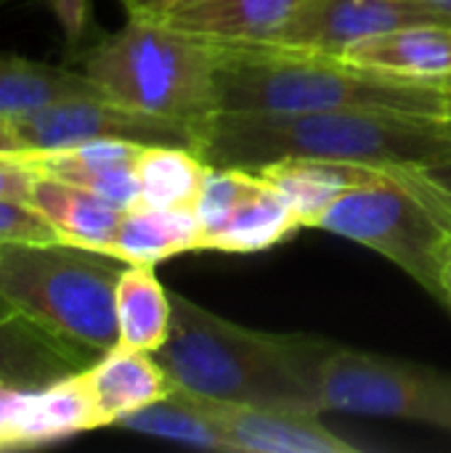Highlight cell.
<instances>
[{"instance_id":"cell-1","label":"cell","mask_w":451,"mask_h":453,"mask_svg":"<svg viewBox=\"0 0 451 453\" xmlns=\"http://www.w3.org/2000/svg\"><path fill=\"white\" fill-rule=\"evenodd\" d=\"M210 167L258 170L279 159H327L372 167H451V117L399 111L213 114L197 149Z\"/></svg>"},{"instance_id":"cell-2","label":"cell","mask_w":451,"mask_h":453,"mask_svg":"<svg viewBox=\"0 0 451 453\" xmlns=\"http://www.w3.org/2000/svg\"><path fill=\"white\" fill-rule=\"evenodd\" d=\"M173 326L154 353L175 390L231 403L322 414L319 366L332 342L234 324L170 292Z\"/></svg>"},{"instance_id":"cell-3","label":"cell","mask_w":451,"mask_h":453,"mask_svg":"<svg viewBox=\"0 0 451 453\" xmlns=\"http://www.w3.org/2000/svg\"><path fill=\"white\" fill-rule=\"evenodd\" d=\"M213 45L218 50V114L399 111L451 117V82L388 77L327 53L266 42Z\"/></svg>"},{"instance_id":"cell-4","label":"cell","mask_w":451,"mask_h":453,"mask_svg":"<svg viewBox=\"0 0 451 453\" xmlns=\"http://www.w3.org/2000/svg\"><path fill=\"white\" fill-rule=\"evenodd\" d=\"M77 72L106 98L197 133L218 114L215 45L154 19L128 16L122 29L77 56Z\"/></svg>"},{"instance_id":"cell-5","label":"cell","mask_w":451,"mask_h":453,"mask_svg":"<svg viewBox=\"0 0 451 453\" xmlns=\"http://www.w3.org/2000/svg\"><path fill=\"white\" fill-rule=\"evenodd\" d=\"M125 265L64 242L0 244V297L98 358L120 342L114 295Z\"/></svg>"},{"instance_id":"cell-6","label":"cell","mask_w":451,"mask_h":453,"mask_svg":"<svg viewBox=\"0 0 451 453\" xmlns=\"http://www.w3.org/2000/svg\"><path fill=\"white\" fill-rule=\"evenodd\" d=\"M311 228L364 244L441 303V255L451 239V191L425 170L343 191Z\"/></svg>"},{"instance_id":"cell-7","label":"cell","mask_w":451,"mask_h":453,"mask_svg":"<svg viewBox=\"0 0 451 453\" xmlns=\"http://www.w3.org/2000/svg\"><path fill=\"white\" fill-rule=\"evenodd\" d=\"M322 411L420 422L451 435V374L332 345L319 366Z\"/></svg>"},{"instance_id":"cell-8","label":"cell","mask_w":451,"mask_h":453,"mask_svg":"<svg viewBox=\"0 0 451 453\" xmlns=\"http://www.w3.org/2000/svg\"><path fill=\"white\" fill-rule=\"evenodd\" d=\"M27 149H64L88 141H130L144 146L197 149V130L181 122L152 117L106 96L69 98L37 111L11 117Z\"/></svg>"},{"instance_id":"cell-9","label":"cell","mask_w":451,"mask_h":453,"mask_svg":"<svg viewBox=\"0 0 451 453\" xmlns=\"http://www.w3.org/2000/svg\"><path fill=\"white\" fill-rule=\"evenodd\" d=\"M98 427L104 425L82 372L43 388L0 385V451L37 449Z\"/></svg>"},{"instance_id":"cell-10","label":"cell","mask_w":451,"mask_h":453,"mask_svg":"<svg viewBox=\"0 0 451 453\" xmlns=\"http://www.w3.org/2000/svg\"><path fill=\"white\" fill-rule=\"evenodd\" d=\"M417 21H447L415 11L404 0H306L266 45L335 56L346 45Z\"/></svg>"},{"instance_id":"cell-11","label":"cell","mask_w":451,"mask_h":453,"mask_svg":"<svg viewBox=\"0 0 451 453\" xmlns=\"http://www.w3.org/2000/svg\"><path fill=\"white\" fill-rule=\"evenodd\" d=\"M199 398V395H197ZM242 453H359L362 446L327 427L316 411L199 398Z\"/></svg>"},{"instance_id":"cell-12","label":"cell","mask_w":451,"mask_h":453,"mask_svg":"<svg viewBox=\"0 0 451 453\" xmlns=\"http://www.w3.org/2000/svg\"><path fill=\"white\" fill-rule=\"evenodd\" d=\"M144 143L130 141H88L64 149H29L21 159L35 175L56 178L85 188L117 210H133L141 202L136 165Z\"/></svg>"},{"instance_id":"cell-13","label":"cell","mask_w":451,"mask_h":453,"mask_svg":"<svg viewBox=\"0 0 451 453\" xmlns=\"http://www.w3.org/2000/svg\"><path fill=\"white\" fill-rule=\"evenodd\" d=\"M335 58L423 82H451V21H417L346 45Z\"/></svg>"},{"instance_id":"cell-14","label":"cell","mask_w":451,"mask_h":453,"mask_svg":"<svg viewBox=\"0 0 451 453\" xmlns=\"http://www.w3.org/2000/svg\"><path fill=\"white\" fill-rule=\"evenodd\" d=\"M93 353L48 332L19 311L0 316V385L43 388L82 372Z\"/></svg>"},{"instance_id":"cell-15","label":"cell","mask_w":451,"mask_h":453,"mask_svg":"<svg viewBox=\"0 0 451 453\" xmlns=\"http://www.w3.org/2000/svg\"><path fill=\"white\" fill-rule=\"evenodd\" d=\"M82 380L104 427L120 425L133 411L165 398L173 390L154 353L136 350L120 342L112 350L101 353L90 366H85Z\"/></svg>"},{"instance_id":"cell-16","label":"cell","mask_w":451,"mask_h":453,"mask_svg":"<svg viewBox=\"0 0 451 453\" xmlns=\"http://www.w3.org/2000/svg\"><path fill=\"white\" fill-rule=\"evenodd\" d=\"M260 173L298 212L303 228L311 223L348 188L377 183L401 173L399 167H372V165H351V162H327V159H279Z\"/></svg>"},{"instance_id":"cell-17","label":"cell","mask_w":451,"mask_h":453,"mask_svg":"<svg viewBox=\"0 0 451 453\" xmlns=\"http://www.w3.org/2000/svg\"><path fill=\"white\" fill-rule=\"evenodd\" d=\"M260 175V173H258ZM303 228L292 204L260 175V183L202 236V250L215 252H263L282 244Z\"/></svg>"},{"instance_id":"cell-18","label":"cell","mask_w":451,"mask_h":453,"mask_svg":"<svg viewBox=\"0 0 451 453\" xmlns=\"http://www.w3.org/2000/svg\"><path fill=\"white\" fill-rule=\"evenodd\" d=\"M194 250H202V226L194 207L162 210L138 204L122 212L106 255L122 263L157 265Z\"/></svg>"},{"instance_id":"cell-19","label":"cell","mask_w":451,"mask_h":453,"mask_svg":"<svg viewBox=\"0 0 451 453\" xmlns=\"http://www.w3.org/2000/svg\"><path fill=\"white\" fill-rule=\"evenodd\" d=\"M32 207L51 223L64 244L109 252V244L122 220V210L106 204L96 194L72 183L37 175L32 188Z\"/></svg>"},{"instance_id":"cell-20","label":"cell","mask_w":451,"mask_h":453,"mask_svg":"<svg viewBox=\"0 0 451 453\" xmlns=\"http://www.w3.org/2000/svg\"><path fill=\"white\" fill-rule=\"evenodd\" d=\"M303 3L306 0H210L154 21L210 42H260Z\"/></svg>"},{"instance_id":"cell-21","label":"cell","mask_w":451,"mask_h":453,"mask_svg":"<svg viewBox=\"0 0 451 453\" xmlns=\"http://www.w3.org/2000/svg\"><path fill=\"white\" fill-rule=\"evenodd\" d=\"M120 345L157 353L173 326L170 292L154 273V265L128 263L117 281L114 295Z\"/></svg>"},{"instance_id":"cell-22","label":"cell","mask_w":451,"mask_h":453,"mask_svg":"<svg viewBox=\"0 0 451 453\" xmlns=\"http://www.w3.org/2000/svg\"><path fill=\"white\" fill-rule=\"evenodd\" d=\"M104 96L82 72L0 53V117H21L43 106Z\"/></svg>"},{"instance_id":"cell-23","label":"cell","mask_w":451,"mask_h":453,"mask_svg":"<svg viewBox=\"0 0 451 453\" xmlns=\"http://www.w3.org/2000/svg\"><path fill=\"white\" fill-rule=\"evenodd\" d=\"M120 427L141 433V435L205 449V451L237 453L231 438L207 414L202 401L197 395L175 390V388L165 398H159V401L133 411L130 417H125L120 422Z\"/></svg>"},{"instance_id":"cell-24","label":"cell","mask_w":451,"mask_h":453,"mask_svg":"<svg viewBox=\"0 0 451 453\" xmlns=\"http://www.w3.org/2000/svg\"><path fill=\"white\" fill-rule=\"evenodd\" d=\"M210 165L186 146H144L136 175L144 207H194Z\"/></svg>"},{"instance_id":"cell-25","label":"cell","mask_w":451,"mask_h":453,"mask_svg":"<svg viewBox=\"0 0 451 453\" xmlns=\"http://www.w3.org/2000/svg\"><path fill=\"white\" fill-rule=\"evenodd\" d=\"M61 242L51 223L27 202L0 199V244H53Z\"/></svg>"},{"instance_id":"cell-26","label":"cell","mask_w":451,"mask_h":453,"mask_svg":"<svg viewBox=\"0 0 451 453\" xmlns=\"http://www.w3.org/2000/svg\"><path fill=\"white\" fill-rule=\"evenodd\" d=\"M35 170L21 159V154H0V199L32 204Z\"/></svg>"},{"instance_id":"cell-27","label":"cell","mask_w":451,"mask_h":453,"mask_svg":"<svg viewBox=\"0 0 451 453\" xmlns=\"http://www.w3.org/2000/svg\"><path fill=\"white\" fill-rule=\"evenodd\" d=\"M202 3H210V0H122L128 16H136V19H167L173 13L197 8Z\"/></svg>"},{"instance_id":"cell-28","label":"cell","mask_w":451,"mask_h":453,"mask_svg":"<svg viewBox=\"0 0 451 453\" xmlns=\"http://www.w3.org/2000/svg\"><path fill=\"white\" fill-rule=\"evenodd\" d=\"M21 151H29V149L19 138L11 117H0V154H21Z\"/></svg>"},{"instance_id":"cell-29","label":"cell","mask_w":451,"mask_h":453,"mask_svg":"<svg viewBox=\"0 0 451 453\" xmlns=\"http://www.w3.org/2000/svg\"><path fill=\"white\" fill-rule=\"evenodd\" d=\"M407 5H412L420 13L436 16V19H447L451 21V0H404Z\"/></svg>"},{"instance_id":"cell-30","label":"cell","mask_w":451,"mask_h":453,"mask_svg":"<svg viewBox=\"0 0 451 453\" xmlns=\"http://www.w3.org/2000/svg\"><path fill=\"white\" fill-rule=\"evenodd\" d=\"M441 305L451 311V239L441 255Z\"/></svg>"},{"instance_id":"cell-31","label":"cell","mask_w":451,"mask_h":453,"mask_svg":"<svg viewBox=\"0 0 451 453\" xmlns=\"http://www.w3.org/2000/svg\"><path fill=\"white\" fill-rule=\"evenodd\" d=\"M11 311H13V308H11V305H8V303L0 297V316H5V313H11Z\"/></svg>"}]
</instances>
